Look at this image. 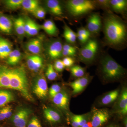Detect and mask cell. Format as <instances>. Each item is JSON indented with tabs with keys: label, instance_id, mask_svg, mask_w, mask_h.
<instances>
[{
	"label": "cell",
	"instance_id": "cell-1",
	"mask_svg": "<svg viewBox=\"0 0 127 127\" xmlns=\"http://www.w3.org/2000/svg\"><path fill=\"white\" fill-rule=\"evenodd\" d=\"M102 21L106 45L115 50L125 48L127 41L126 22L113 13H106Z\"/></svg>",
	"mask_w": 127,
	"mask_h": 127
},
{
	"label": "cell",
	"instance_id": "cell-2",
	"mask_svg": "<svg viewBox=\"0 0 127 127\" xmlns=\"http://www.w3.org/2000/svg\"><path fill=\"white\" fill-rule=\"evenodd\" d=\"M99 72L106 82L119 81L125 76L126 70L109 55L104 54L100 59Z\"/></svg>",
	"mask_w": 127,
	"mask_h": 127
},
{
	"label": "cell",
	"instance_id": "cell-3",
	"mask_svg": "<svg viewBox=\"0 0 127 127\" xmlns=\"http://www.w3.org/2000/svg\"><path fill=\"white\" fill-rule=\"evenodd\" d=\"M67 13L72 18H81L97 8L94 0H69L66 2Z\"/></svg>",
	"mask_w": 127,
	"mask_h": 127
},
{
	"label": "cell",
	"instance_id": "cell-4",
	"mask_svg": "<svg viewBox=\"0 0 127 127\" xmlns=\"http://www.w3.org/2000/svg\"><path fill=\"white\" fill-rule=\"evenodd\" d=\"M99 50L97 40L93 38L89 39L78 51L79 60L86 64L92 63L96 59Z\"/></svg>",
	"mask_w": 127,
	"mask_h": 127
},
{
	"label": "cell",
	"instance_id": "cell-5",
	"mask_svg": "<svg viewBox=\"0 0 127 127\" xmlns=\"http://www.w3.org/2000/svg\"><path fill=\"white\" fill-rule=\"evenodd\" d=\"M102 28V21L98 12H93L89 16L86 29L91 35H97Z\"/></svg>",
	"mask_w": 127,
	"mask_h": 127
},
{
	"label": "cell",
	"instance_id": "cell-6",
	"mask_svg": "<svg viewBox=\"0 0 127 127\" xmlns=\"http://www.w3.org/2000/svg\"><path fill=\"white\" fill-rule=\"evenodd\" d=\"M92 114L91 124L92 127H101L109 120L111 114L105 108H94Z\"/></svg>",
	"mask_w": 127,
	"mask_h": 127
},
{
	"label": "cell",
	"instance_id": "cell-7",
	"mask_svg": "<svg viewBox=\"0 0 127 127\" xmlns=\"http://www.w3.org/2000/svg\"><path fill=\"white\" fill-rule=\"evenodd\" d=\"M33 93L41 99L46 97L48 90L45 78L43 76L37 77L32 88Z\"/></svg>",
	"mask_w": 127,
	"mask_h": 127
},
{
	"label": "cell",
	"instance_id": "cell-8",
	"mask_svg": "<svg viewBox=\"0 0 127 127\" xmlns=\"http://www.w3.org/2000/svg\"><path fill=\"white\" fill-rule=\"evenodd\" d=\"M55 106L64 111H68L70 103V95L65 91H61L52 98Z\"/></svg>",
	"mask_w": 127,
	"mask_h": 127
},
{
	"label": "cell",
	"instance_id": "cell-9",
	"mask_svg": "<svg viewBox=\"0 0 127 127\" xmlns=\"http://www.w3.org/2000/svg\"><path fill=\"white\" fill-rule=\"evenodd\" d=\"M92 78V77L89 75H86L70 83L69 85L72 89L73 94L76 95L82 92L86 87Z\"/></svg>",
	"mask_w": 127,
	"mask_h": 127
},
{
	"label": "cell",
	"instance_id": "cell-10",
	"mask_svg": "<svg viewBox=\"0 0 127 127\" xmlns=\"http://www.w3.org/2000/svg\"><path fill=\"white\" fill-rule=\"evenodd\" d=\"M63 46L62 42L58 40L52 41L49 43L47 53L50 59L57 60L62 56Z\"/></svg>",
	"mask_w": 127,
	"mask_h": 127
},
{
	"label": "cell",
	"instance_id": "cell-11",
	"mask_svg": "<svg viewBox=\"0 0 127 127\" xmlns=\"http://www.w3.org/2000/svg\"><path fill=\"white\" fill-rule=\"evenodd\" d=\"M48 10L51 14L58 17H63L64 16L62 6L59 1L48 0L46 2Z\"/></svg>",
	"mask_w": 127,
	"mask_h": 127
},
{
	"label": "cell",
	"instance_id": "cell-12",
	"mask_svg": "<svg viewBox=\"0 0 127 127\" xmlns=\"http://www.w3.org/2000/svg\"><path fill=\"white\" fill-rule=\"evenodd\" d=\"M11 67L0 65V88L10 89Z\"/></svg>",
	"mask_w": 127,
	"mask_h": 127
},
{
	"label": "cell",
	"instance_id": "cell-13",
	"mask_svg": "<svg viewBox=\"0 0 127 127\" xmlns=\"http://www.w3.org/2000/svg\"><path fill=\"white\" fill-rule=\"evenodd\" d=\"M110 7L113 12L125 15L127 10V0H110Z\"/></svg>",
	"mask_w": 127,
	"mask_h": 127
},
{
	"label": "cell",
	"instance_id": "cell-14",
	"mask_svg": "<svg viewBox=\"0 0 127 127\" xmlns=\"http://www.w3.org/2000/svg\"><path fill=\"white\" fill-rule=\"evenodd\" d=\"M43 111L45 117L49 122L55 123L61 122V116L57 111L46 106L43 107Z\"/></svg>",
	"mask_w": 127,
	"mask_h": 127
},
{
	"label": "cell",
	"instance_id": "cell-15",
	"mask_svg": "<svg viewBox=\"0 0 127 127\" xmlns=\"http://www.w3.org/2000/svg\"><path fill=\"white\" fill-rule=\"evenodd\" d=\"M126 108H127V89L125 87L123 89L119 94L114 112L118 113L120 111Z\"/></svg>",
	"mask_w": 127,
	"mask_h": 127
},
{
	"label": "cell",
	"instance_id": "cell-16",
	"mask_svg": "<svg viewBox=\"0 0 127 127\" xmlns=\"http://www.w3.org/2000/svg\"><path fill=\"white\" fill-rule=\"evenodd\" d=\"M27 64L31 70L37 71L42 66L43 59L38 55L30 56L28 58Z\"/></svg>",
	"mask_w": 127,
	"mask_h": 127
},
{
	"label": "cell",
	"instance_id": "cell-17",
	"mask_svg": "<svg viewBox=\"0 0 127 127\" xmlns=\"http://www.w3.org/2000/svg\"><path fill=\"white\" fill-rule=\"evenodd\" d=\"M119 94L120 91L118 89L109 92L101 98L100 101V104L102 106L109 105L117 99Z\"/></svg>",
	"mask_w": 127,
	"mask_h": 127
},
{
	"label": "cell",
	"instance_id": "cell-18",
	"mask_svg": "<svg viewBox=\"0 0 127 127\" xmlns=\"http://www.w3.org/2000/svg\"><path fill=\"white\" fill-rule=\"evenodd\" d=\"M12 27L11 20L7 16L0 14V31L6 34H10Z\"/></svg>",
	"mask_w": 127,
	"mask_h": 127
},
{
	"label": "cell",
	"instance_id": "cell-19",
	"mask_svg": "<svg viewBox=\"0 0 127 127\" xmlns=\"http://www.w3.org/2000/svg\"><path fill=\"white\" fill-rule=\"evenodd\" d=\"M42 43L39 39H31L26 44L27 50L30 52L35 55L40 53L42 50Z\"/></svg>",
	"mask_w": 127,
	"mask_h": 127
},
{
	"label": "cell",
	"instance_id": "cell-20",
	"mask_svg": "<svg viewBox=\"0 0 127 127\" xmlns=\"http://www.w3.org/2000/svg\"><path fill=\"white\" fill-rule=\"evenodd\" d=\"M12 50L10 43L7 40L0 37V58L4 59L8 57Z\"/></svg>",
	"mask_w": 127,
	"mask_h": 127
},
{
	"label": "cell",
	"instance_id": "cell-21",
	"mask_svg": "<svg viewBox=\"0 0 127 127\" xmlns=\"http://www.w3.org/2000/svg\"><path fill=\"white\" fill-rule=\"evenodd\" d=\"M42 27L48 35L56 36L58 34V30L55 23L51 20H48L45 22Z\"/></svg>",
	"mask_w": 127,
	"mask_h": 127
},
{
	"label": "cell",
	"instance_id": "cell-22",
	"mask_svg": "<svg viewBox=\"0 0 127 127\" xmlns=\"http://www.w3.org/2000/svg\"><path fill=\"white\" fill-rule=\"evenodd\" d=\"M14 100V95L10 92L6 90H0V108Z\"/></svg>",
	"mask_w": 127,
	"mask_h": 127
},
{
	"label": "cell",
	"instance_id": "cell-23",
	"mask_svg": "<svg viewBox=\"0 0 127 127\" xmlns=\"http://www.w3.org/2000/svg\"><path fill=\"white\" fill-rule=\"evenodd\" d=\"M63 36L68 43L72 45L76 43L77 39L76 33L66 24L64 27Z\"/></svg>",
	"mask_w": 127,
	"mask_h": 127
},
{
	"label": "cell",
	"instance_id": "cell-24",
	"mask_svg": "<svg viewBox=\"0 0 127 127\" xmlns=\"http://www.w3.org/2000/svg\"><path fill=\"white\" fill-rule=\"evenodd\" d=\"M77 49L72 44L65 43L63 46L62 56L73 58L77 55Z\"/></svg>",
	"mask_w": 127,
	"mask_h": 127
},
{
	"label": "cell",
	"instance_id": "cell-25",
	"mask_svg": "<svg viewBox=\"0 0 127 127\" xmlns=\"http://www.w3.org/2000/svg\"><path fill=\"white\" fill-rule=\"evenodd\" d=\"M39 6V1L36 0H23L22 4L24 10L32 13Z\"/></svg>",
	"mask_w": 127,
	"mask_h": 127
},
{
	"label": "cell",
	"instance_id": "cell-26",
	"mask_svg": "<svg viewBox=\"0 0 127 127\" xmlns=\"http://www.w3.org/2000/svg\"><path fill=\"white\" fill-rule=\"evenodd\" d=\"M21 54L18 50L12 51L7 57V63L12 65L17 64L20 60Z\"/></svg>",
	"mask_w": 127,
	"mask_h": 127
},
{
	"label": "cell",
	"instance_id": "cell-27",
	"mask_svg": "<svg viewBox=\"0 0 127 127\" xmlns=\"http://www.w3.org/2000/svg\"><path fill=\"white\" fill-rule=\"evenodd\" d=\"M14 26L16 32L19 35H23L25 34V20L20 17L15 19L14 21Z\"/></svg>",
	"mask_w": 127,
	"mask_h": 127
},
{
	"label": "cell",
	"instance_id": "cell-28",
	"mask_svg": "<svg viewBox=\"0 0 127 127\" xmlns=\"http://www.w3.org/2000/svg\"><path fill=\"white\" fill-rule=\"evenodd\" d=\"M70 71L72 76L77 78H79L85 75L86 69L81 66L75 65L71 67Z\"/></svg>",
	"mask_w": 127,
	"mask_h": 127
},
{
	"label": "cell",
	"instance_id": "cell-29",
	"mask_svg": "<svg viewBox=\"0 0 127 127\" xmlns=\"http://www.w3.org/2000/svg\"><path fill=\"white\" fill-rule=\"evenodd\" d=\"M110 0H94L97 7H100L106 11V13H113L110 7Z\"/></svg>",
	"mask_w": 127,
	"mask_h": 127
},
{
	"label": "cell",
	"instance_id": "cell-30",
	"mask_svg": "<svg viewBox=\"0 0 127 127\" xmlns=\"http://www.w3.org/2000/svg\"><path fill=\"white\" fill-rule=\"evenodd\" d=\"M46 76L47 79L50 81L55 80L58 76V74L52 64H49L48 65L46 72Z\"/></svg>",
	"mask_w": 127,
	"mask_h": 127
},
{
	"label": "cell",
	"instance_id": "cell-31",
	"mask_svg": "<svg viewBox=\"0 0 127 127\" xmlns=\"http://www.w3.org/2000/svg\"><path fill=\"white\" fill-rule=\"evenodd\" d=\"M23 0H7L5 1L6 7L11 10L17 9L22 6Z\"/></svg>",
	"mask_w": 127,
	"mask_h": 127
},
{
	"label": "cell",
	"instance_id": "cell-32",
	"mask_svg": "<svg viewBox=\"0 0 127 127\" xmlns=\"http://www.w3.org/2000/svg\"><path fill=\"white\" fill-rule=\"evenodd\" d=\"M30 113H29L25 114L13 123L15 126L16 127H26Z\"/></svg>",
	"mask_w": 127,
	"mask_h": 127
},
{
	"label": "cell",
	"instance_id": "cell-33",
	"mask_svg": "<svg viewBox=\"0 0 127 127\" xmlns=\"http://www.w3.org/2000/svg\"><path fill=\"white\" fill-rule=\"evenodd\" d=\"M61 91V87L58 84H54L50 87L49 90V94L51 98H52L55 95Z\"/></svg>",
	"mask_w": 127,
	"mask_h": 127
},
{
	"label": "cell",
	"instance_id": "cell-34",
	"mask_svg": "<svg viewBox=\"0 0 127 127\" xmlns=\"http://www.w3.org/2000/svg\"><path fill=\"white\" fill-rule=\"evenodd\" d=\"M32 14L37 18L43 19L45 17L46 12L44 8L39 6Z\"/></svg>",
	"mask_w": 127,
	"mask_h": 127
},
{
	"label": "cell",
	"instance_id": "cell-35",
	"mask_svg": "<svg viewBox=\"0 0 127 127\" xmlns=\"http://www.w3.org/2000/svg\"><path fill=\"white\" fill-rule=\"evenodd\" d=\"M31 112L30 110L26 109H20L12 117L11 119V120L13 123L15 122L18 119L21 118V117Z\"/></svg>",
	"mask_w": 127,
	"mask_h": 127
},
{
	"label": "cell",
	"instance_id": "cell-36",
	"mask_svg": "<svg viewBox=\"0 0 127 127\" xmlns=\"http://www.w3.org/2000/svg\"><path fill=\"white\" fill-rule=\"evenodd\" d=\"M40 30V26L35 22H33L31 27L30 28L27 35L29 36H33L38 34Z\"/></svg>",
	"mask_w": 127,
	"mask_h": 127
},
{
	"label": "cell",
	"instance_id": "cell-37",
	"mask_svg": "<svg viewBox=\"0 0 127 127\" xmlns=\"http://www.w3.org/2000/svg\"><path fill=\"white\" fill-rule=\"evenodd\" d=\"M77 35H80L88 39H90L91 34L86 28L81 27L77 30L76 33Z\"/></svg>",
	"mask_w": 127,
	"mask_h": 127
},
{
	"label": "cell",
	"instance_id": "cell-38",
	"mask_svg": "<svg viewBox=\"0 0 127 127\" xmlns=\"http://www.w3.org/2000/svg\"><path fill=\"white\" fill-rule=\"evenodd\" d=\"M62 61L65 67H71L74 65L75 63V59L71 57H65Z\"/></svg>",
	"mask_w": 127,
	"mask_h": 127
},
{
	"label": "cell",
	"instance_id": "cell-39",
	"mask_svg": "<svg viewBox=\"0 0 127 127\" xmlns=\"http://www.w3.org/2000/svg\"><path fill=\"white\" fill-rule=\"evenodd\" d=\"M53 66L55 71L57 72H61L65 68L62 61L61 59H57Z\"/></svg>",
	"mask_w": 127,
	"mask_h": 127
},
{
	"label": "cell",
	"instance_id": "cell-40",
	"mask_svg": "<svg viewBox=\"0 0 127 127\" xmlns=\"http://www.w3.org/2000/svg\"><path fill=\"white\" fill-rule=\"evenodd\" d=\"M87 114L83 115H75L79 127H81L87 123Z\"/></svg>",
	"mask_w": 127,
	"mask_h": 127
},
{
	"label": "cell",
	"instance_id": "cell-41",
	"mask_svg": "<svg viewBox=\"0 0 127 127\" xmlns=\"http://www.w3.org/2000/svg\"><path fill=\"white\" fill-rule=\"evenodd\" d=\"M27 127H42V126L38 118L34 117L30 120Z\"/></svg>",
	"mask_w": 127,
	"mask_h": 127
},
{
	"label": "cell",
	"instance_id": "cell-42",
	"mask_svg": "<svg viewBox=\"0 0 127 127\" xmlns=\"http://www.w3.org/2000/svg\"><path fill=\"white\" fill-rule=\"evenodd\" d=\"M34 21L30 18H28L25 21V34H27L30 28L31 27Z\"/></svg>",
	"mask_w": 127,
	"mask_h": 127
},
{
	"label": "cell",
	"instance_id": "cell-43",
	"mask_svg": "<svg viewBox=\"0 0 127 127\" xmlns=\"http://www.w3.org/2000/svg\"><path fill=\"white\" fill-rule=\"evenodd\" d=\"M6 119H8L11 117L12 114V108L10 106H8L4 107Z\"/></svg>",
	"mask_w": 127,
	"mask_h": 127
},
{
	"label": "cell",
	"instance_id": "cell-44",
	"mask_svg": "<svg viewBox=\"0 0 127 127\" xmlns=\"http://www.w3.org/2000/svg\"><path fill=\"white\" fill-rule=\"evenodd\" d=\"M71 124L73 127H79L77 120L75 117V115H73L71 117Z\"/></svg>",
	"mask_w": 127,
	"mask_h": 127
},
{
	"label": "cell",
	"instance_id": "cell-45",
	"mask_svg": "<svg viewBox=\"0 0 127 127\" xmlns=\"http://www.w3.org/2000/svg\"><path fill=\"white\" fill-rule=\"evenodd\" d=\"M6 119L5 114L4 108L0 109V121H3Z\"/></svg>",
	"mask_w": 127,
	"mask_h": 127
},
{
	"label": "cell",
	"instance_id": "cell-46",
	"mask_svg": "<svg viewBox=\"0 0 127 127\" xmlns=\"http://www.w3.org/2000/svg\"><path fill=\"white\" fill-rule=\"evenodd\" d=\"M91 125V124L90 123H86L84 125H83V126H81V127H92L90 126Z\"/></svg>",
	"mask_w": 127,
	"mask_h": 127
},
{
	"label": "cell",
	"instance_id": "cell-47",
	"mask_svg": "<svg viewBox=\"0 0 127 127\" xmlns=\"http://www.w3.org/2000/svg\"><path fill=\"white\" fill-rule=\"evenodd\" d=\"M127 118L126 117H125L124 119V123L125 127H127Z\"/></svg>",
	"mask_w": 127,
	"mask_h": 127
},
{
	"label": "cell",
	"instance_id": "cell-48",
	"mask_svg": "<svg viewBox=\"0 0 127 127\" xmlns=\"http://www.w3.org/2000/svg\"><path fill=\"white\" fill-rule=\"evenodd\" d=\"M116 127V126H114V125H111V126H109V127Z\"/></svg>",
	"mask_w": 127,
	"mask_h": 127
},
{
	"label": "cell",
	"instance_id": "cell-49",
	"mask_svg": "<svg viewBox=\"0 0 127 127\" xmlns=\"http://www.w3.org/2000/svg\"></svg>",
	"mask_w": 127,
	"mask_h": 127
}]
</instances>
